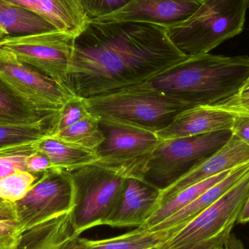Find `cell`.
Returning a JSON list of instances; mask_svg holds the SVG:
<instances>
[{
	"label": "cell",
	"mask_w": 249,
	"mask_h": 249,
	"mask_svg": "<svg viewBox=\"0 0 249 249\" xmlns=\"http://www.w3.org/2000/svg\"><path fill=\"white\" fill-rule=\"evenodd\" d=\"M188 57L165 26L90 20L74 38L69 87L77 96L93 97L150 81Z\"/></svg>",
	"instance_id": "1"
},
{
	"label": "cell",
	"mask_w": 249,
	"mask_h": 249,
	"mask_svg": "<svg viewBox=\"0 0 249 249\" xmlns=\"http://www.w3.org/2000/svg\"><path fill=\"white\" fill-rule=\"evenodd\" d=\"M249 76L248 55L189 56L149 81L162 93L195 106H214L239 93Z\"/></svg>",
	"instance_id": "2"
},
{
	"label": "cell",
	"mask_w": 249,
	"mask_h": 249,
	"mask_svg": "<svg viewBox=\"0 0 249 249\" xmlns=\"http://www.w3.org/2000/svg\"><path fill=\"white\" fill-rule=\"evenodd\" d=\"M99 121L133 126L156 133L191 105L155 89L149 81L86 98Z\"/></svg>",
	"instance_id": "3"
},
{
	"label": "cell",
	"mask_w": 249,
	"mask_h": 249,
	"mask_svg": "<svg viewBox=\"0 0 249 249\" xmlns=\"http://www.w3.org/2000/svg\"><path fill=\"white\" fill-rule=\"evenodd\" d=\"M249 0H204L187 20L167 27L172 43L187 56L209 53L242 33Z\"/></svg>",
	"instance_id": "4"
},
{
	"label": "cell",
	"mask_w": 249,
	"mask_h": 249,
	"mask_svg": "<svg viewBox=\"0 0 249 249\" xmlns=\"http://www.w3.org/2000/svg\"><path fill=\"white\" fill-rule=\"evenodd\" d=\"M231 130L159 141L149 156L142 179L161 191L201 165L231 139Z\"/></svg>",
	"instance_id": "5"
},
{
	"label": "cell",
	"mask_w": 249,
	"mask_h": 249,
	"mask_svg": "<svg viewBox=\"0 0 249 249\" xmlns=\"http://www.w3.org/2000/svg\"><path fill=\"white\" fill-rule=\"evenodd\" d=\"M249 194V171L219 200L156 249H223Z\"/></svg>",
	"instance_id": "6"
},
{
	"label": "cell",
	"mask_w": 249,
	"mask_h": 249,
	"mask_svg": "<svg viewBox=\"0 0 249 249\" xmlns=\"http://www.w3.org/2000/svg\"><path fill=\"white\" fill-rule=\"evenodd\" d=\"M69 171L75 190L71 219L75 235L80 236L87 230L104 225L122 196L127 178L94 163Z\"/></svg>",
	"instance_id": "7"
},
{
	"label": "cell",
	"mask_w": 249,
	"mask_h": 249,
	"mask_svg": "<svg viewBox=\"0 0 249 249\" xmlns=\"http://www.w3.org/2000/svg\"><path fill=\"white\" fill-rule=\"evenodd\" d=\"M74 38L73 35L58 29L8 35L0 40V49L69 87Z\"/></svg>",
	"instance_id": "8"
},
{
	"label": "cell",
	"mask_w": 249,
	"mask_h": 249,
	"mask_svg": "<svg viewBox=\"0 0 249 249\" xmlns=\"http://www.w3.org/2000/svg\"><path fill=\"white\" fill-rule=\"evenodd\" d=\"M105 140L96 150L94 164L126 178H142L145 165L158 144L155 132L127 124L100 121Z\"/></svg>",
	"instance_id": "9"
},
{
	"label": "cell",
	"mask_w": 249,
	"mask_h": 249,
	"mask_svg": "<svg viewBox=\"0 0 249 249\" xmlns=\"http://www.w3.org/2000/svg\"><path fill=\"white\" fill-rule=\"evenodd\" d=\"M74 181L67 170L51 168L33 184L26 196L15 203L21 234L72 211Z\"/></svg>",
	"instance_id": "10"
},
{
	"label": "cell",
	"mask_w": 249,
	"mask_h": 249,
	"mask_svg": "<svg viewBox=\"0 0 249 249\" xmlns=\"http://www.w3.org/2000/svg\"><path fill=\"white\" fill-rule=\"evenodd\" d=\"M0 77L39 109L58 111L74 93L71 89L13 54L0 49Z\"/></svg>",
	"instance_id": "11"
},
{
	"label": "cell",
	"mask_w": 249,
	"mask_h": 249,
	"mask_svg": "<svg viewBox=\"0 0 249 249\" xmlns=\"http://www.w3.org/2000/svg\"><path fill=\"white\" fill-rule=\"evenodd\" d=\"M203 1L130 0L121 10L96 20L144 22L168 27L187 20Z\"/></svg>",
	"instance_id": "12"
},
{
	"label": "cell",
	"mask_w": 249,
	"mask_h": 249,
	"mask_svg": "<svg viewBox=\"0 0 249 249\" xmlns=\"http://www.w3.org/2000/svg\"><path fill=\"white\" fill-rule=\"evenodd\" d=\"M161 190L139 178H127L122 196L104 225L141 227L159 205Z\"/></svg>",
	"instance_id": "13"
},
{
	"label": "cell",
	"mask_w": 249,
	"mask_h": 249,
	"mask_svg": "<svg viewBox=\"0 0 249 249\" xmlns=\"http://www.w3.org/2000/svg\"><path fill=\"white\" fill-rule=\"evenodd\" d=\"M236 115L213 106L192 107L177 114L171 124L155 134L158 140L165 141L231 130Z\"/></svg>",
	"instance_id": "14"
},
{
	"label": "cell",
	"mask_w": 249,
	"mask_h": 249,
	"mask_svg": "<svg viewBox=\"0 0 249 249\" xmlns=\"http://www.w3.org/2000/svg\"><path fill=\"white\" fill-rule=\"evenodd\" d=\"M249 162V146L232 133L228 143L216 153L189 172L177 182L161 192L159 205L178 192L240 165ZM158 205V206H159Z\"/></svg>",
	"instance_id": "15"
},
{
	"label": "cell",
	"mask_w": 249,
	"mask_h": 249,
	"mask_svg": "<svg viewBox=\"0 0 249 249\" xmlns=\"http://www.w3.org/2000/svg\"><path fill=\"white\" fill-rule=\"evenodd\" d=\"M39 15L58 30L77 36L89 22L78 0H4Z\"/></svg>",
	"instance_id": "16"
},
{
	"label": "cell",
	"mask_w": 249,
	"mask_h": 249,
	"mask_svg": "<svg viewBox=\"0 0 249 249\" xmlns=\"http://www.w3.org/2000/svg\"><path fill=\"white\" fill-rule=\"evenodd\" d=\"M249 171V162L236 167L222 181L212 186L188 206L149 230L161 231L171 229L175 234L197 215L212 206L216 200H219L230 189L236 184Z\"/></svg>",
	"instance_id": "17"
},
{
	"label": "cell",
	"mask_w": 249,
	"mask_h": 249,
	"mask_svg": "<svg viewBox=\"0 0 249 249\" xmlns=\"http://www.w3.org/2000/svg\"><path fill=\"white\" fill-rule=\"evenodd\" d=\"M174 234L171 229L151 231L139 227L127 233L107 239L74 237L64 249H156Z\"/></svg>",
	"instance_id": "18"
},
{
	"label": "cell",
	"mask_w": 249,
	"mask_h": 249,
	"mask_svg": "<svg viewBox=\"0 0 249 249\" xmlns=\"http://www.w3.org/2000/svg\"><path fill=\"white\" fill-rule=\"evenodd\" d=\"M32 105L0 77V124H31L58 115Z\"/></svg>",
	"instance_id": "19"
},
{
	"label": "cell",
	"mask_w": 249,
	"mask_h": 249,
	"mask_svg": "<svg viewBox=\"0 0 249 249\" xmlns=\"http://www.w3.org/2000/svg\"><path fill=\"white\" fill-rule=\"evenodd\" d=\"M36 149L45 154L51 160L52 168L74 169L93 164L97 160L96 152L70 143L53 136H47L35 142Z\"/></svg>",
	"instance_id": "20"
},
{
	"label": "cell",
	"mask_w": 249,
	"mask_h": 249,
	"mask_svg": "<svg viewBox=\"0 0 249 249\" xmlns=\"http://www.w3.org/2000/svg\"><path fill=\"white\" fill-rule=\"evenodd\" d=\"M0 26L8 35H29L58 29L39 15L4 0H0Z\"/></svg>",
	"instance_id": "21"
},
{
	"label": "cell",
	"mask_w": 249,
	"mask_h": 249,
	"mask_svg": "<svg viewBox=\"0 0 249 249\" xmlns=\"http://www.w3.org/2000/svg\"><path fill=\"white\" fill-rule=\"evenodd\" d=\"M233 170V169H232ZM232 170L207 178L178 192L159 205L150 217L140 228L150 229L194 201L199 196L225 178Z\"/></svg>",
	"instance_id": "22"
},
{
	"label": "cell",
	"mask_w": 249,
	"mask_h": 249,
	"mask_svg": "<svg viewBox=\"0 0 249 249\" xmlns=\"http://www.w3.org/2000/svg\"><path fill=\"white\" fill-rule=\"evenodd\" d=\"M58 114L36 124H0V148L26 142H36L51 136L55 130Z\"/></svg>",
	"instance_id": "23"
},
{
	"label": "cell",
	"mask_w": 249,
	"mask_h": 249,
	"mask_svg": "<svg viewBox=\"0 0 249 249\" xmlns=\"http://www.w3.org/2000/svg\"><path fill=\"white\" fill-rule=\"evenodd\" d=\"M52 136L95 152L105 140L100 121L91 113L77 124Z\"/></svg>",
	"instance_id": "24"
},
{
	"label": "cell",
	"mask_w": 249,
	"mask_h": 249,
	"mask_svg": "<svg viewBox=\"0 0 249 249\" xmlns=\"http://www.w3.org/2000/svg\"><path fill=\"white\" fill-rule=\"evenodd\" d=\"M36 142L0 148V178L18 171H27L28 159L36 152Z\"/></svg>",
	"instance_id": "25"
},
{
	"label": "cell",
	"mask_w": 249,
	"mask_h": 249,
	"mask_svg": "<svg viewBox=\"0 0 249 249\" xmlns=\"http://www.w3.org/2000/svg\"><path fill=\"white\" fill-rule=\"evenodd\" d=\"M41 176L24 171L0 178V199L13 203L19 201L26 196Z\"/></svg>",
	"instance_id": "26"
},
{
	"label": "cell",
	"mask_w": 249,
	"mask_h": 249,
	"mask_svg": "<svg viewBox=\"0 0 249 249\" xmlns=\"http://www.w3.org/2000/svg\"><path fill=\"white\" fill-rule=\"evenodd\" d=\"M90 114L86 98L72 95L60 109L55 130L52 135L77 124Z\"/></svg>",
	"instance_id": "27"
},
{
	"label": "cell",
	"mask_w": 249,
	"mask_h": 249,
	"mask_svg": "<svg viewBox=\"0 0 249 249\" xmlns=\"http://www.w3.org/2000/svg\"><path fill=\"white\" fill-rule=\"evenodd\" d=\"M89 21L121 10L130 0H78Z\"/></svg>",
	"instance_id": "28"
},
{
	"label": "cell",
	"mask_w": 249,
	"mask_h": 249,
	"mask_svg": "<svg viewBox=\"0 0 249 249\" xmlns=\"http://www.w3.org/2000/svg\"><path fill=\"white\" fill-rule=\"evenodd\" d=\"M21 231L17 221L0 222V249H18Z\"/></svg>",
	"instance_id": "29"
},
{
	"label": "cell",
	"mask_w": 249,
	"mask_h": 249,
	"mask_svg": "<svg viewBox=\"0 0 249 249\" xmlns=\"http://www.w3.org/2000/svg\"><path fill=\"white\" fill-rule=\"evenodd\" d=\"M51 168H52V165L49 158L37 149L28 159L27 171L32 174L41 176Z\"/></svg>",
	"instance_id": "30"
},
{
	"label": "cell",
	"mask_w": 249,
	"mask_h": 249,
	"mask_svg": "<svg viewBox=\"0 0 249 249\" xmlns=\"http://www.w3.org/2000/svg\"><path fill=\"white\" fill-rule=\"evenodd\" d=\"M213 107L235 114L249 115V97L241 98L235 96Z\"/></svg>",
	"instance_id": "31"
},
{
	"label": "cell",
	"mask_w": 249,
	"mask_h": 249,
	"mask_svg": "<svg viewBox=\"0 0 249 249\" xmlns=\"http://www.w3.org/2000/svg\"><path fill=\"white\" fill-rule=\"evenodd\" d=\"M236 115L231 130L234 135L249 146V115Z\"/></svg>",
	"instance_id": "32"
},
{
	"label": "cell",
	"mask_w": 249,
	"mask_h": 249,
	"mask_svg": "<svg viewBox=\"0 0 249 249\" xmlns=\"http://www.w3.org/2000/svg\"><path fill=\"white\" fill-rule=\"evenodd\" d=\"M4 221H17L15 204L2 200L0 201V222Z\"/></svg>",
	"instance_id": "33"
},
{
	"label": "cell",
	"mask_w": 249,
	"mask_h": 249,
	"mask_svg": "<svg viewBox=\"0 0 249 249\" xmlns=\"http://www.w3.org/2000/svg\"><path fill=\"white\" fill-rule=\"evenodd\" d=\"M238 223L241 225L249 224V194L243 206L242 210L238 219Z\"/></svg>",
	"instance_id": "34"
},
{
	"label": "cell",
	"mask_w": 249,
	"mask_h": 249,
	"mask_svg": "<svg viewBox=\"0 0 249 249\" xmlns=\"http://www.w3.org/2000/svg\"><path fill=\"white\" fill-rule=\"evenodd\" d=\"M227 246H228L229 249H245L244 244H243L242 241L239 238H237L233 234H232L230 237Z\"/></svg>",
	"instance_id": "35"
},
{
	"label": "cell",
	"mask_w": 249,
	"mask_h": 249,
	"mask_svg": "<svg viewBox=\"0 0 249 249\" xmlns=\"http://www.w3.org/2000/svg\"><path fill=\"white\" fill-rule=\"evenodd\" d=\"M236 96L238 97H249V76L246 83L243 86L242 89L240 90L239 93Z\"/></svg>",
	"instance_id": "36"
},
{
	"label": "cell",
	"mask_w": 249,
	"mask_h": 249,
	"mask_svg": "<svg viewBox=\"0 0 249 249\" xmlns=\"http://www.w3.org/2000/svg\"><path fill=\"white\" fill-rule=\"evenodd\" d=\"M8 36L7 32L2 29V28L0 26V40L2 39L3 38L5 37V36Z\"/></svg>",
	"instance_id": "37"
},
{
	"label": "cell",
	"mask_w": 249,
	"mask_h": 249,
	"mask_svg": "<svg viewBox=\"0 0 249 249\" xmlns=\"http://www.w3.org/2000/svg\"><path fill=\"white\" fill-rule=\"evenodd\" d=\"M225 249H229V248H228V246L226 245L225 247Z\"/></svg>",
	"instance_id": "38"
},
{
	"label": "cell",
	"mask_w": 249,
	"mask_h": 249,
	"mask_svg": "<svg viewBox=\"0 0 249 249\" xmlns=\"http://www.w3.org/2000/svg\"><path fill=\"white\" fill-rule=\"evenodd\" d=\"M3 200H1V199H0V201H2Z\"/></svg>",
	"instance_id": "39"
},
{
	"label": "cell",
	"mask_w": 249,
	"mask_h": 249,
	"mask_svg": "<svg viewBox=\"0 0 249 249\" xmlns=\"http://www.w3.org/2000/svg\"><path fill=\"white\" fill-rule=\"evenodd\" d=\"M225 249V247H224V248H223V249Z\"/></svg>",
	"instance_id": "40"
}]
</instances>
